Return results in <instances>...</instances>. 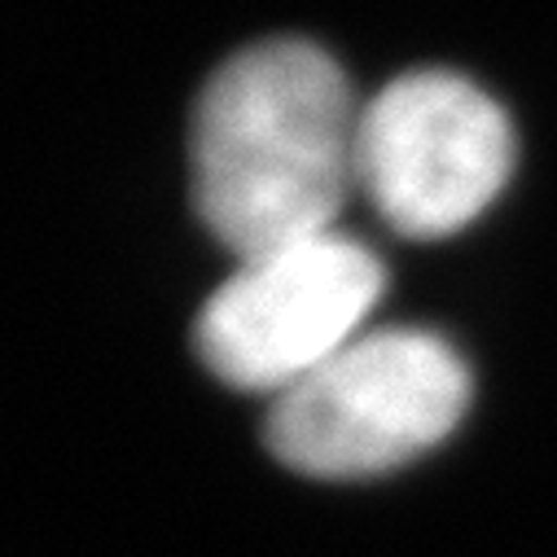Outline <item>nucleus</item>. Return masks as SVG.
Segmentation results:
<instances>
[{
	"instance_id": "f257e3e1",
	"label": "nucleus",
	"mask_w": 557,
	"mask_h": 557,
	"mask_svg": "<svg viewBox=\"0 0 557 557\" xmlns=\"http://www.w3.org/2000/svg\"><path fill=\"white\" fill-rule=\"evenodd\" d=\"M360 110L343 66L308 40L233 53L189 132L194 207L242 263L321 233L356 189Z\"/></svg>"
},
{
	"instance_id": "f03ea898",
	"label": "nucleus",
	"mask_w": 557,
	"mask_h": 557,
	"mask_svg": "<svg viewBox=\"0 0 557 557\" xmlns=\"http://www.w3.org/2000/svg\"><path fill=\"white\" fill-rule=\"evenodd\" d=\"M466 408L470 369L448 338L431 330H377L276 395L263 440L295 474L356 483L444 444Z\"/></svg>"
},
{
	"instance_id": "7ed1b4c3",
	"label": "nucleus",
	"mask_w": 557,
	"mask_h": 557,
	"mask_svg": "<svg viewBox=\"0 0 557 557\" xmlns=\"http://www.w3.org/2000/svg\"><path fill=\"white\" fill-rule=\"evenodd\" d=\"M513 172L509 114L466 75L412 71L360 110L356 189L417 242L474 224Z\"/></svg>"
},
{
	"instance_id": "20e7f679",
	"label": "nucleus",
	"mask_w": 557,
	"mask_h": 557,
	"mask_svg": "<svg viewBox=\"0 0 557 557\" xmlns=\"http://www.w3.org/2000/svg\"><path fill=\"white\" fill-rule=\"evenodd\" d=\"M382 286V259L343 233L246 259L198 312V360L224 386L276 399L360 338Z\"/></svg>"
}]
</instances>
